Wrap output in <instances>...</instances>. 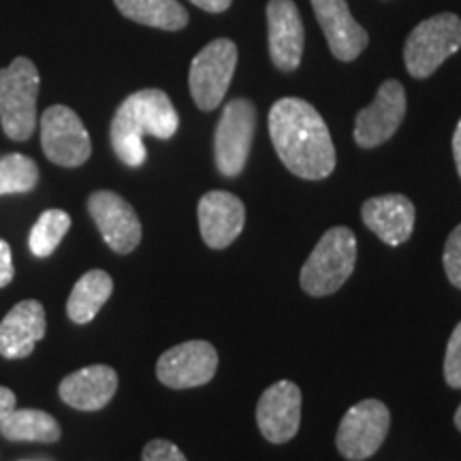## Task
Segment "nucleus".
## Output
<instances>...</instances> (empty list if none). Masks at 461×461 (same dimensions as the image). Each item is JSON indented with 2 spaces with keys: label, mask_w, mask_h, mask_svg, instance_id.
<instances>
[{
  "label": "nucleus",
  "mask_w": 461,
  "mask_h": 461,
  "mask_svg": "<svg viewBox=\"0 0 461 461\" xmlns=\"http://www.w3.org/2000/svg\"><path fill=\"white\" fill-rule=\"evenodd\" d=\"M269 137L278 157L302 180H325L336 169V148L322 115L308 101L286 96L269 109Z\"/></svg>",
  "instance_id": "nucleus-1"
},
{
  "label": "nucleus",
  "mask_w": 461,
  "mask_h": 461,
  "mask_svg": "<svg viewBox=\"0 0 461 461\" xmlns=\"http://www.w3.org/2000/svg\"><path fill=\"white\" fill-rule=\"evenodd\" d=\"M177 129H180V115L167 92L146 88L120 103L109 129V140L115 157L126 167H141L148 158L143 135L171 140Z\"/></svg>",
  "instance_id": "nucleus-2"
},
{
  "label": "nucleus",
  "mask_w": 461,
  "mask_h": 461,
  "mask_svg": "<svg viewBox=\"0 0 461 461\" xmlns=\"http://www.w3.org/2000/svg\"><path fill=\"white\" fill-rule=\"evenodd\" d=\"M39 68L28 58H15L0 68V124L14 141L31 140L37 126Z\"/></svg>",
  "instance_id": "nucleus-3"
},
{
  "label": "nucleus",
  "mask_w": 461,
  "mask_h": 461,
  "mask_svg": "<svg viewBox=\"0 0 461 461\" xmlns=\"http://www.w3.org/2000/svg\"><path fill=\"white\" fill-rule=\"evenodd\" d=\"M357 238L350 229L333 227L322 235L319 244L302 267V288L312 297H325L342 288L355 272Z\"/></svg>",
  "instance_id": "nucleus-4"
},
{
  "label": "nucleus",
  "mask_w": 461,
  "mask_h": 461,
  "mask_svg": "<svg viewBox=\"0 0 461 461\" xmlns=\"http://www.w3.org/2000/svg\"><path fill=\"white\" fill-rule=\"evenodd\" d=\"M461 50V17L438 14L412 28L403 45V62L414 79L434 75L440 65Z\"/></svg>",
  "instance_id": "nucleus-5"
},
{
  "label": "nucleus",
  "mask_w": 461,
  "mask_h": 461,
  "mask_svg": "<svg viewBox=\"0 0 461 461\" xmlns=\"http://www.w3.org/2000/svg\"><path fill=\"white\" fill-rule=\"evenodd\" d=\"M238 67V45L230 39H214L190 62L188 86L201 112H214L227 96Z\"/></svg>",
  "instance_id": "nucleus-6"
},
{
  "label": "nucleus",
  "mask_w": 461,
  "mask_h": 461,
  "mask_svg": "<svg viewBox=\"0 0 461 461\" xmlns=\"http://www.w3.org/2000/svg\"><path fill=\"white\" fill-rule=\"evenodd\" d=\"M257 131V107L248 99H233L222 109L214 132V158L224 177L244 171Z\"/></svg>",
  "instance_id": "nucleus-7"
},
{
  "label": "nucleus",
  "mask_w": 461,
  "mask_h": 461,
  "mask_svg": "<svg viewBox=\"0 0 461 461\" xmlns=\"http://www.w3.org/2000/svg\"><path fill=\"white\" fill-rule=\"evenodd\" d=\"M391 428L389 408L380 400L355 403L339 420L336 445L342 457L363 461L378 451Z\"/></svg>",
  "instance_id": "nucleus-8"
},
{
  "label": "nucleus",
  "mask_w": 461,
  "mask_h": 461,
  "mask_svg": "<svg viewBox=\"0 0 461 461\" xmlns=\"http://www.w3.org/2000/svg\"><path fill=\"white\" fill-rule=\"evenodd\" d=\"M41 146L45 157L60 167H82L92 154L88 131L67 105H54L43 112Z\"/></svg>",
  "instance_id": "nucleus-9"
},
{
  "label": "nucleus",
  "mask_w": 461,
  "mask_h": 461,
  "mask_svg": "<svg viewBox=\"0 0 461 461\" xmlns=\"http://www.w3.org/2000/svg\"><path fill=\"white\" fill-rule=\"evenodd\" d=\"M218 370V353L210 342L193 339L173 346L160 355L157 376L169 389L203 387Z\"/></svg>",
  "instance_id": "nucleus-10"
},
{
  "label": "nucleus",
  "mask_w": 461,
  "mask_h": 461,
  "mask_svg": "<svg viewBox=\"0 0 461 461\" xmlns=\"http://www.w3.org/2000/svg\"><path fill=\"white\" fill-rule=\"evenodd\" d=\"M406 115V90L397 79L380 84L372 105L361 109L355 120V141L359 148H376L389 141Z\"/></svg>",
  "instance_id": "nucleus-11"
},
{
  "label": "nucleus",
  "mask_w": 461,
  "mask_h": 461,
  "mask_svg": "<svg viewBox=\"0 0 461 461\" xmlns=\"http://www.w3.org/2000/svg\"><path fill=\"white\" fill-rule=\"evenodd\" d=\"M88 212L101 230L105 244L118 255H129L141 241V222L129 201L112 193L96 190L88 199Z\"/></svg>",
  "instance_id": "nucleus-12"
},
{
  "label": "nucleus",
  "mask_w": 461,
  "mask_h": 461,
  "mask_svg": "<svg viewBox=\"0 0 461 461\" xmlns=\"http://www.w3.org/2000/svg\"><path fill=\"white\" fill-rule=\"evenodd\" d=\"M302 420V391L291 380H278L257 403V425L265 440L274 445L295 438Z\"/></svg>",
  "instance_id": "nucleus-13"
},
{
  "label": "nucleus",
  "mask_w": 461,
  "mask_h": 461,
  "mask_svg": "<svg viewBox=\"0 0 461 461\" xmlns=\"http://www.w3.org/2000/svg\"><path fill=\"white\" fill-rule=\"evenodd\" d=\"M267 41L269 56L280 71H295L302 65L305 28L295 0H269Z\"/></svg>",
  "instance_id": "nucleus-14"
},
{
  "label": "nucleus",
  "mask_w": 461,
  "mask_h": 461,
  "mask_svg": "<svg viewBox=\"0 0 461 461\" xmlns=\"http://www.w3.org/2000/svg\"><path fill=\"white\" fill-rule=\"evenodd\" d=\"M201 238L214 250H222L240 238L246 224V207L240 197L224 190H210L199 201Z\"/></svg>",
  "instance_id": "nucleus-15"
},
{
  "label": "nucleus",
  "mask_w": 461,
  "mask_h": 461,
  "mask_svg": "<svg viewBox=\"0 0 461 461\" xmlns=\"http://www.w3.org/2000/svg\"><path fill=\"white\" fill-rule=\"evenodd\" d=\"M314 15L325 34L330 51L338 60L353 62L367 48L366 28L357 24L346 0H310Z\"/></svg>",
  "instance_id": "nucleus-16"
},
{
  "label": "nucleus",
  "mask_w": 461,
  "mask_h": 461,
  "mask_svg": "<svg viewBox=\"0 0 461 461\" xmlns=\"http://www.w3.org/2000/svg\"><path fill=\"white\" fill-rule=\"evenodd\" d=\"M361 218L387 246H400L412 235L417 210L414 203L403 194H383L367 199L361 207Z\"/></svg>",
  "instance_id": "nucleus-17"
},
{
  "label": "nucleus",
  "mask_w": 461,
  "mask_h": 461,
  "mask_svg": "<svg viewBox=\"0 0 461 461\" xmlns=\"http://www.w3.org/2000/svg\"><path fill=\"white\" fill-rule=\"evenodd\" d=\"M48 330L43 305L34 299H26L11 308L0 321V355L5 359H24L41 342Z\"/></svg>",
  "instance_id": "nucleus-18"
},
{
  "label": "nucleus",
  "mask_w": 461,
  "mask_h": 461,
  "mask_svg": "<svg viewBox=\"0 0 461 461\" xmlns=\"http://www.w3.org/2000/svg\"><path fill=\"white\" fill-rule=\"evenodd\" d=\"M118 391V374L109 366H90L77 370L60 383L62 402L75 411L95 412L105 408Z\"/></svg>",
  "instance_id": "nucleus-19"
},
{
  "label": "nucleus",
  "mask_w": 461,
  "mask_h": 461,
  "mask_svg": "<svg viewBox=\"0 0 461 461\" xmlns=\"http://www.w3.org/2000/svg\"><path fill=\"white\" fill-rule=\"evenodd\" d=\"M113 280L107 272L101 269H92V272L84 274L82 278L75 282L71 295L67 302V314L68 319L77 325H86L99 314V310L107 303L112 297Z\"/></svg>",
  "instance_id": "nucleus-20"
},
{
  "label": "nucleus",
  "mask_w": 461,
  "mask_h": 461,
  "mask_svg": "<svg viewBox=\"0 0 461 461\" xmlns=\"http://www.w3.org/2000/svg\"><path fill=\"white\" fill-rule=\"evenodd\" d=\"M113 5L141 26L176 32L188 24V11L177 0H113Z\"/></svg>",
  "instance_id": "nucleus-21"
},
{
  "label": "nucleus",
  "mask_w": 461,
  "mask_h": 461,
  "mask_svg": "<svg viewBox=\"0 0 461 461\" xmlns=\"http://www.w3.org/2000/svg\"><path fill=\"white\" fill-rule=\"evenodd\" d=\"M0 434L11 442H43L51 445L62 436L60 425L51 414L32 408L11 411L7 417L0 419Z\"/></svg>",
  "instance_id": "nucleus-22"
},
{
  "label": "nucleus",
  "mask_w": 461,
  "mask_h": 461,
  "mask_svg": "<svg viewBox=\"0 0 461 461\" xmlns=\"http://www.w3.org/2000/svg\"><path fill=\"white\" fill-rule=\"evenodd\" d=\"M71 229V216L65 210H45L39 221L34 222L31 230V238H28V246L31 252L37 258H48L56 252V248L60 246V241L65 240V235Z\"/></svg>",
  "instance_id": "nucleus-23"
},
{
  "label": "nucleus",
  "mask_w": 461,
  "mask_h": 461,
  "mask_svg": "<svg viewBox=\"0 0 461 461\" xmlns=\"http://www.w3.org/2000/svg\"><path fill=\"white\" fill-rule=\"evenodd\" d=\"M39 184V167L24 154H7L0 158V197L24 194Z\"/></svg>",
  "instance_id": "nucleus-24"
},
{
  "label": "nucleus",
  "mask_w": 461,
  "mask_h": 461,
  "mask_svg": "<svg viewBox=\"0 0 461 461\" xmlns=\"http://www.w3.org/2000/svg\"><path fill=\"white\" fill-rule=\"evenodd\" d=\"M442 263H445L448 282H451L455 288H461V224H457V227L451 230V235H448Z\"/></svg>",
  "instance_id": "nucleus-25"
},
{
  "label": "nucleus",
  "mask_w": 461,
  "mask_h": 461,
  "mask_svg": "<svg viewBox=\"0 0 461 461\" xmlns=\"http://www.w3.org/2000/svg\"><path fill=\"white\" fill-rule=\"evenodd\" d=\"M445 380L448 387L461 389V322L455 327L447 344Z\"/></svg>",
  "instance_id": "nucleus-26"
},
{
  "label": "nucleus",
  "mask_w": 461,
  "mask_h": 461,
  "mask_svg": "<svg viewBox=\"0 0 461 461\" xmlns=\"http://www.w3.org/2000/svg\"><path fill=\"white\" fill-rule=\"evenodd\" d=\"M141 461H188L184 453L169 440H152L143 448Z\"/></svg>",
  "instance_id": "nucleus-27"
},
{
  "label": "nucleus",
  "mask_w": 461,
  "mask_h": 461,
  "mask_svg": "<svg viewBox=\"0 0 461 461\" xmlns=\"http://www.w3.org/2000/svg\"><path fill=\"white\" fill-rule=\"evenodd\" d=\"M14 258H11V248L5 240H0V288L7 286L14 280Z\"/></svg>",
  "instance_id": "nucleus-28"
},
{
  "label": "nucleus",
  "mask_w": 461,
  "mask_h": 461,
  "mask_svg": "<svg viewBox=\"0 0 461 461\" xmlns=\"http://www.w3.org/2000/svg\"><path fill=\"white\" fill-rule=\"evenodd\" d=\"M190 3L207 11V14H224L233 5V0H190Z\"/></svg>",
  "instance_id": "nucleus-29"
},
{
  "label": "nucleus",
  "mask_w": 461,
  "mask_h": 461,
  "mask_svg": "<svg viewBox=\"0 0 461 461\" xmlns=\"http://www.w3.org/2000/svg\"><path fill=\"white\" fill-rule=\"evenodd\" d=\"M15 408V393L7 387H0V419H5Z\"/></svg>",
  "instance_id": "nucleus-30"
},
{
  "label": "nucleus",
  "mask_w": 461,
  "mask_h": 461,
  "mask_svg": "<svg viewBox=\"0 0 461 461\" xmlns=\"http://www.w3.org/2000/svg\"><path fill=\"white\" fill-rule=\"evenodd\" d=\"M453 157H455V165H457V173L461 177V120L457 129L453 132Z\"/></svg>",
  "instance_id": "nucleus-31"
},
{
  "label": "nucleus",
  "mask_w": 461,
  "mask_h": 461,
  "mask_svg": "<svg viewBox=\"0 0 461 461\" xmlns=\"http://www.w3.org/2000/svg\"><path fill=\"white\" fill-rule=\"evenodd\" d=\"M455 425H457V429L461 431V403H459L457 412H455Z\"/></svg>",
  "instance_id": "nucleus-32"
},
{
  "label": "nucleus",
  "mask_w": 461,
  "mask_h": 461,
  "mask_svg": "<svg viewBox=\"0 0 461 461\" xmlns=\"http://www.w3.org/2000/svg\"><path fill=\"white\" fill-rule=\"evenodd\" d=\"M22 461H43V459H22Z\"/></svg>",
  "instance_id": "nucleus-33"
}]
</instances>
